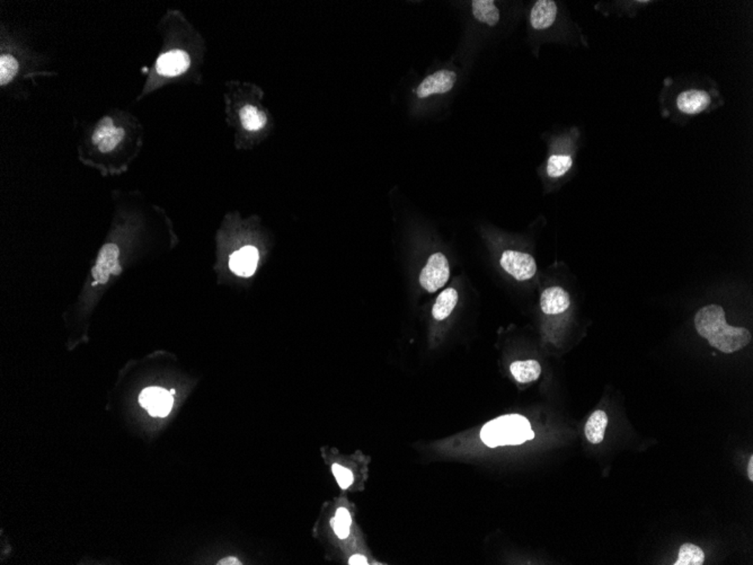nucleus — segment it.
<instances>
[{
  "label": "nucleus",
  "mask_w": 753,
  "mask_h": 565,
  "mask_svg": "<svg viewBox=\"0 0 753 565\" xmlns=\"http://www.w3.org/2000/svg\"><path fill=\"white\" fill-rule=\"evenodd\" d=\"M607 426L608 416L606 412L601 410L595 411L592 413V416L585 424V437L591 444L597 445L604 440V431Z\"/></svg>",
  "instance_id": "14"
},
{
  "label": "nucleus",
  "mask_w": 753,
  "mask_h": 565,
  "mask_svg": "<svg viewBox=\"0 0 753 565\" xmlns=\"http://www.w3.org/2000/svg\"><path fill=\"white\" fill-rule=\"evenodd\" d=\"M218 564H219V565H239V564H242V563H240V561H239V560L236 559V557H232V556H229V557H226V559L221 560V561H220V562L218 563Z\"/></svg>",
  "instance_id": "26"
},
{
  "label": "nucleus",
  "mask_w": 753,
  "mask_h": 565,
  "mask_svg": "<svg viewBox=\"0 0 753 565\" xmlns=\"http://www.w3.org/2000/svg\"><path fill=\"white\" fill-rule=\"evenodd\" d=\"M558 8L553 0H539L534 3L530 13V24L534 29H550L556 21Z\"/></svg>",
  "instance_id": "11"
},
{
  "label": "nucleus",
  "mask_w": 753,
  "mask_h": 565,
  "mask_svg": "<svg viewBox=\"0 0 753 565\" xmlns=\"http://www.w3.org/2000/svg\"><path fill=\"white\" fill-rule=\"evenodd\" d=\"M115 129H116V128L114 127V123H113V120H112L111 118H108V117L103 118L102 120L99 121L95 131H94V134H92V143L99 145V143H102L103 140L108 138L110 134H113V131H114Z\"/></svg>",
  "instance_id": "22"
},
{
  "label": "nucleus",
  "mask_w": 753,
  "mask_h": 565,
  "mask_svg": "<svg viewBox=\"0 0 753 565\" xmlns=\"http://www.w3.org/2000/svg\"><path fill=\"white\" fill-rule=\"evenodd\" d=\"M705 562V554L700 547L693 544H683L679 549V556L674 565H702Z\"/></svg>",
  "instance_id": "18"
},
{
  "label": "nucleus",
  "mask_w": 753,
  "mask_h": 565,
  "mask_svg": "<svg viewBox=\"0 0 753 565\" xmlns=\"http://www.w3.org/2000/svg\"><path fill=\"white\" fill-rule=\"evenodd\" d=\"M243 127L248 131H258L267 124V115L253 105H245L239 112Z\"/></svg>",
  "instance_id": "17"
},
{
  "label": "nucleus",
  "mask_w": 753,
  "mask_h": 565,
  "mask_svg": "<svg viewBox=\"0 0 753 565\" xmlns=\"http://www.w3.org/2000/svg\"><path fill=\"white\" fill-rule=\"evenodd\" d=\"M124 129L122 128H116L113 134H110L108 138L103 140L102 143L99 145V152L102 153H108L114 149L115 147L118 146L119 143H121L122 139L124 138Z\"/></svg>",
  "instance_id": "23"
},
{
  "label": "nucleus",
  "mask_w": 753,
  "mask_h": 565,
  "mask_svg": "<svg viewBox=\"0 0 753 565\" xmlns=\"http://www.w3.org/2000/svg\"><path fill=\"white\" fill-rule=\"evenodd\" d=\"M569 296L560 287H550L541 295V311L547 315L562 314L569 309Z\"/></svg>",
  "instance_id": "12"
},
{
  "label": "nucleus",
  "mask_w": 753,
  "mask_h": 565,
  "mask_svg": "<svg viewBox=\"0 0 753 565\" xmlns=\"http://www.w3.org/2000/svg\"><path fill=\"white\" fill-rule=\"evenodd\" d=\"M351 519L350 512H347L345 508L337 509L336 514L332 520V525H333V529L336 533L337 537L341 540H345L349 533H350Z\"/></svg>",
  "instance_id": "21"
},
{
  "label": "nucleus",
  "mask_w": 753,
  "mask_h": 565,
  "mask_svg": "<svg viewBox=\"0 0 753 565\" xmlns=\"http://www.w3.org/2000/svg\"><path fill=\"white\" fill-rule=\"evenodd\" d=\"M473 15L478 22L489 26H495L499 22V10L492 0H473L471 3Z\"/></svg>",
  "instance_id": "15"
},
{
  "label": "nucleus",
  "mask_w": 753,
  "mask_h": 565,
  "mask_svg": "<svg viewBox=\"0 0 753 565\" xmlns=\"http://www.w3.org/2000/svg\"><path fill=\"white\" fill-rule=\"evenodd\" d=\"M458 302V292L454 288H448L442 291L436 298V304L433 306L432 315L436 321H443L449 317L452 311L455 309Z\"/></svg>",
  "instance_id": "16"
},
{
  "label": "nucleus",
  "mask_w": 753,
  "mask_h": 565,
  "mask_svg": "<svg viewBox=\"0 0 753 565\" xmlns=\"http://www.w3.org/2000/svg\"><path fill=\"white\" fill-rule=\"evenodd\" d=\"M748 477L750 479V481H753V456H751L750 461L748 464Z\"/></svg>",
  "instance_id": "27"
},
{
  "label": "nucleus",
  "mask_w": 753,
  "mask_h": 565,
  "mask_svg": "<svg viewBox=\"0 0 753 565\" xmlns=\"http://www.w3.org/2000/svg\"><path fill=\"white\" fill-rule=\"evenodd\" d=\"M695 326L700 337L723 353L737 352L752 340L745 327L731 326L726 323L725 311L718 305H707L697 311Z\"/></svg>",
  "instance_id": "1"
},
{
  "label": "nucleus",
  "mask_w": 753,
  "mask_h": 565,
  "mask_svg": "<svg viewBox=\"0 0 753 565\" xmlns=\"http://www.w3.org/2000/svg\"><path fill=\"white\" fill-rule=\"evenodd\" d=\"M349 564H351V565H356V564L366 565V564H368V561H367V559H366V557H365V556L359 555V554H356V555H353L352 557H351V559L349 560Z\"/></svg>",
  "instance_id": "25"
},
{
  "label": "nucleus",
  "mask_w": 753,
  "mask_h": 565,
  "mask_svg": "<svg viewBox=\"0 0 753 565\" xmlns=\"http://www.w3.org/2000/svg\"><path fill=\"white\" fill-rule=\"evenodd\" d=\"M258 251L253 246H245L239 251L232 253L229 260V267L234 274L239 276H251L254 274L258 263Z\"/></svg>",
  "instance_id": "10"
},
{
  "label": "nucleus",
  "mask_w": 753,
  "mask_h": 565,
  "mask_svg": "<svg viewBox=\"0 0 753 565\" xmlns=\"http://www.w3.org/2000/svg\"><path fill=\"white\" fill-rule=\"evenodd\" d=\"M534 438L530 422L525 416L508 414L487 422L480 430V439L485 445L494 448L499 446L521 445Z\"/></svg>",
  "instance_id": "2"
},
{
  "label": "nucleus",
  "mask_w": 753,
  "mask_h": 565,
  "mask_svg": "<svg viewBox=\"0 0 753 565\" xmlns=\"http://www.w3.org/2000/svg\"><path fill=\"white\" fill-rule=\"evenodd\" d=\"M713 99L711 92L702 88H688L678 94L674 99V105L680 115H700L711 108Z\"/></svg>",
  "instance_id": "4"
},
{
  "label": "nucleus",
  "mask_w": 753,
  "mask_h": 565,
  "mask_svg": "<svg viewBox=\"0 0 753 565\" xmlns=\"http://www.w3.org/2000/svg\"><path fill=\"white\" fill-rule=\"evenodd\" d=\"M499 263L508 274L519 281L531 279L537 271L534 257L522 252L508 250L503 253Z\"/></svg>",
  "instance_id": "5"
},
{
  "label": "nucleus",
  "mask_w": 753,
  "mask_h": 565,
  "mask_svg": "<svg viewBox=\"0 0 753 565\" xmlns=\"http://www.w3.org/2000/svg\"><path fill=\"white\" fill-rule=\"evenodd\" d=\"M121 272V267L119 264V248L115 244H106L99 251V257L96 261V265L92 269V276L95 278V283L108 282L110 274H119Z\"/></svg>",
  "instance_id": "8"
},
{
  "label": "nucleus",
  "mask_w": 753,
  "mask_h": 565,
  "mask_svg": "<svg viewBox=\"0 0 753 565\" xmlns=\"http://www.w3.org/2000/svg\"><path fill=\"white\" fill-rule=\"evenodd\" d=\"M510 372L518 383L527 384L537 381L541 377V367L536 360L515 361L510 365Z\"/></svg>",
  "instance_id": "13"
},
{
  "label": "nucleus",
  "mask_w": 753,
  "mask_h": 565,
  "mask_svg": "<svg viewBox=\"0 0 753 565\" xmlns=\"http://www.w3.org/2000/svg\"><path fill=\"white\" fill-rule=\"evenodd\" d=\"M573 165V159L569 155L550 156L547 162V174L550 178H562L571 169Z\"/></svg>",
  "instance_id": "19"
},
{
  "label": "nucleus",
  "mask_w": 753,
  "mask_h": 565,
  "mask_svg": "<svg viewBox=\"0 0 753 565\" xmlns=\"http://www.w3.org/2000/svg\"><path fill=\"white\" fill-rule=\"evenodd\" d=\"M450 267L447 257L442 253H434L429 257L420 274L421 286L429 292L438 291L448 282Z\"/></svg>",
  "instance_id": "3"
},
{
  "label": "nucleus",
  "mask_w": 753,
  "mask_h": 565,
  "mask_svg": "<svg viewBox=\"0 0 753 565\" xmlns=\"http://www.w3.org/2000/svg\"><path fill=\"white\" fill-rule=\"evenodd\" d=\"M332 470H333L334 477L336 479L338 485L342 489L347 490V488H350L351 484L353 483V474L351 470H347L345 467L341 466L338 464H334Z\"/></svg>",
  "instance_id": "24"
},
{
  "label": "nucleus",
  "mask_w": 753,
  "mask_h": 565,
  "mask_svg": "<svg viewBox=\"0 0 753 565\" xmlns=\"http://www.w3.org/2000/svg\"><path fill=\"white\" fill-rule=\"evenodd\" d=\"M190 56L183 50H172L162 53L156 64L157 73L162 76L175 77L190 67Z\"/></svg>",
  "instance_id": "9"
},
{
  "label": "nucleus",
  "mask_w": 753,
  "mask_h": 565,
  "mask_svg": "<svg viewBox=\"0 0 753 565\" xmlns=\"http://www.w3.org/2000/svg\"><path fill=\"white\" fill-rule=\"evenodd\" d=\"M18 71V62L10 54H3L0 57V85H7L13 80Z\"/></svg>",
  "instance_id": "20"
},
{
  "label": "nucleus",
  "mask_w": 753,
  "mask_h": 565,
  "mask_svg": "<svg viewBox=\"0 0 753 565\" xmlns=\"http://www.w3.org/2000/svg\"><path fill=\"white\" fill-rule=\"evenodd\" d=\"M172 395L164 388L148 387L141 392L139 402L150 416L164 418L172 410L174 403Z\"/></svg>",
  "instance_id": "6"
},
{
  "label": "nucleus",
  "mask_w": 753,
  "mask_h": 565,
  "mask_svg": "<svg viewBox=\"0 0 753 565\" xmlns=\"http://www.w3.org/2000/svg\"><path fill=\"white\" fill-rule=\"evenodd\" d=\"M457 82V73L452 70H439L426 77L417 87V95L420 99H426L433 94H445L454 88Z\"/></svg>",
  "instance_id": "7"
}]
</instances>
